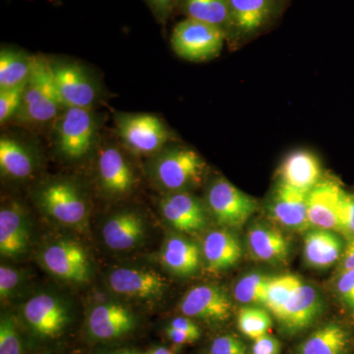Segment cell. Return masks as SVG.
<instances>
[{"mask_svg": "<svg viewBox=\"0 0 354 354\" xmlns=\"http://www.w3.org/2000/svg\"><path fill=\"white\" fill-rule=\"evenodd\" d=\"M95 120L90 109L66 108L57 127V145L69 158H83L94 144Z\"/></svg>", "mask_w": 354, "mask_h": 354, "instance_id": "8992f818", "label": "cell"}, {"mask_svg": "<svg viewBox=\"0 0 354 354\" xmlns=\"http://www.w3.org/2000/svg\"><path fill=\"white\" fill-rule=\"evenodd\" d=\"M281 183L309 193L322 179V169L316 156L309 151L290 153L279 167Z\"/></svg>", "mask_w": 354, "mask_h": 354, "instance_id": "e0dca14e", "label": "cell"}, {"mask_svg": "<svg viewBox=\"0 0 354 354\" xmlns=\"http://www.w3.org/2000/svg\"><path fill=\"white\" fill-rule=\"evenodd\" d=\"M245 344L234 335H225L216 337L212 344L209 354H246Z\"/></svg>", "mask_w": 354, "mask_h": 354, "instance_id": "8d00e7d4", "label": "cell"}, {"mask_svg": "<svg viewBox=\"0 0 354 354\" xmlns=\"http://www.w3.org/2000/svg\"><path fill=\"white\" fill-rule=\"evenodd\" d=\"M53 75L64 108L91 109L97 91L91 77L76 64H53Z\"/></svg>", "mask_w": 354, "mask_h": 354, "instance_id": "30bf717a", "label": "cell"}, {"mask_svg": "<svg viewBox=\"0 0 354 354\" xmlns=\"http://www.w3.org/2000/svg\"><path fill=\"white\" fill-rule=\"evenodd\" d=\"M351 269H354V239H351L342 255L341 271H348Z\"/></svg>", "mask_w": 354, "mask_h": 354, "instance_id": "7bdbcfd3", "label": "cell"}, {"mask_svg": "<svg viewBox=\"0 0 354 354\" xmlns=\"http://www.w3.org/2000/svg\"><path fill=\"white\" fill-rule=\"evenodd\" d=\"M116 127L123 144L137 155L158 153L169 138L164 121L153 114H120Z\"/></svg>", "mask_w": 354, "mask_h": 354, "instance_id": "277c9868", "label": "cell"}, {"mask_svg": "<svg viewBox=\"0 0 354 354\" xmlns=\"http://www.w3.org/2000/svg\"><path fill=\"white\" fill-rule=\"evenodd\" d=\"M320 309L321 300L315 288L302 283L277 319L288 332L297 333L308 327L320 313Z\"/></svg>", "mask_w": 354, "mask_h": 354, "instance_id": "ac0fdd59", "label": "cell"}, {"mask_svg": "<svg viewBox=\"0 0 354 354\" xmlns=\"http://www.w3.org/2000/svg\"><path fill=\"white\" fill-rule=\"evenodd\" d=\"M274 220L293 232H306L310 227L308 193L302 192L279 183L270 203Z\"/></svg>", "mask_w": 354, "mask_h": 354, "instance_id": "4fadbf2b", "label": "cell"}, {"mask_svg": "<svg viewBox=\"0 0 354 354\" xmlns=\"http://www.w3.org/2000/svg\"><path fill=\"white\" fill-rule=\"evenodd\" d=\"M203 255L209 271L223 272L239 262L242 249L239 239L230 230H214L205 237Z\"/></svg>", "mask_w": 354, "mask_h": 354, "instance_id": "ffe728a7", "label": "cell"}, {"mask_svg": "<svg viewBox=\"0 0 354 354\" xmlns=\"http://www.w3.org/2000/svg\"><path fill=\"white\" fill-rule=\"evenodd\" d=\"M301 285V279L293 274L272 277L270 281L264 306L271 312L272 315L278 318L291 295Z\"/></svg>", "mask_w": 354, "mask_h": 354, "instance_id": "4dcf8cb0", "label": "cell"}, {"mask_svg": "<svg viewBox=\"0 0 354 354\" xmlns=\"http://www.w3.org/2000/svg\"><path fill=\"white\" fill-rule=\"evenodd\" d=\"M62 108L64 106L55 84L53 64L44 57H32L31 74L15 118L28 124H44L55 120Z\"/></svg>", "mask_w": 354, "mask_h": 354, "instance_id": "6da1fadb", "label": "cell"}, {"mask_svg": "<svg viewBox=\"0 0 354 354\" xmlns=\"http://www.w3.org/2000/svg\"><path fill=\"white\" fill-rule=\"evenodd\" d=\"M337 290L342 301L354 309V269L341 272Z\"/></svg>", "mask_w": 354, "mask_h": 354, "instance_id": "f35d334b", "label": "cell"}, {"mask_svg": "<svg viewBox=\"0 0 354 354\" xmlns=\"http://www.w3.org/2000/svg\"><path fill=\"white\" fill-rule=\"evenodd\" d=\"M30 241L29 227L19 205L11 204L0 211V252L17 257L25 252Z\"/></svg>", "mask_w": 354, "mask_h": 354, "instance_id": "d6986e66", "label": "cell"}, {"mask_svg": "<svg viewBox=\"0 0 354 354\" xmlns=\"http://www.w3.org/2000/svg\"><path fill=\"white\" fill-rule=\"evenodd\" d=\"M281 351V342L272 335L267 334L254 341L252 354H279Z\"/></svg>", "mask_w": 354, "mask_h": 354, "instance_id": "ab89813d", "label": "cell"}, {"mask_svg": "<svg viewBox=\"0 0 354 354\" xmlns=\"http://www.w3.org/2000/svg\"><path fill=\"white\" fill-rule=\"evenodd\" d=\"M41 265L53 276L73 283H83L91 277L88 254L80 244L60 239L44 249L39 256Z\"/></svg>", "mask_w": 354, "mask_h": 354, "instance_id": "5b68a950", "label": "cell"}, {"mask_svg": "<svg viewBox=\"0 0 354 354\" xmlns=\"http://www.w3.org/2000/svg\"><path fill=\"white\" fill-rule=\"evenodd\" d=\"M205 169L206 164L194 150L176 148L158 156L153 174L165 189L181 192L201 183Z\"/></svg>", "mask_w": 354, "mask_h": 354, "instance_id": "3957f363", "label": "cell"}, {"mask_svg": "<svg viewBox=\"0 0 354 354\" xmlns=\"http://www.w3.org/2000/svg\"><path fill=\"white\" fill-rule=\"evenodd\" d=\"M209 209L221 225L239 227L253 215L256 202L227 179H216L207 194Z\"/></svg>", "mask_w": 354, "mask_h": 354, "instance_id": "52a82bcc", "label": "cell"}, {"mask_svg": "<svg viewBox=\"0 0 354 354\" xmlns=\"http://www.w3.org/2000/svg\"><path fill=\"white\" fill-rule=\"evenodd\" d=\"M32 57L12 48L0 51V90L27 83L31 74Z\"/></svg>", "mask_w": 354, "mask_h": 354, "instance_id": "f1b7e54d", "label": "cell"}, {"mask_svg": "<svg viewBox=\"0 0 354 354\" xmlns=\"http://www.w3.org/2000/svg\"><path fill=\"white\" fill-rule=\"evenodd\" d=\"M145 354H176L172 349L165 348V346H157V348H151Z\"/></svg>", "mask_w": 354, "mask_h": 354, "instance_id": "ee69618b", "label": "cell"}, {"mask_svg": "<svg viewBox=\"0 0 354 354\" xmlns=\"http://www.w3.org/2000/svg\"><path fill=\"white\" fill-rule=\"evenodd\" d=\"M100 180L106 192L124 195L134 185V174L127 158L114 147L104 149L99 158Z\"/></svg>", "mask_w": 354, "mask_h": 354, "instance_id": "603a6c76", "label": "cell"}, {"mask_svg": "<svg viewBox=\"0 0 354 354\" xmlns=\"http://www.w3.org/2000/svg\"><path fill=\"white\" fill-rule=\"evenodd\" d=\"M145 235L143 218L133 212H121L109 218L102 227L104 243L113 250H128L138 245Z\"/></svg>", "mask_w": 354, "mask_h": 354, "instance_id": "7402d4cb", "label": "cell"}, {"mask_svg": "<svg viewBox=\"0 0 354 354\" xmlns=\"http://www.w3.org/2000/svg\"><path fill=\"white\" fill-rule=\"evenodd\" d=\"M162 214L167 223L178 232H197L206 225V212L201 202L189 193L176 192L160 203Z\"/></svg>", "mask_w": 354, "mask_h": 354, "instance_id": "2e32d148", "label": "cell"}, {"mask_svg": "<svg viewBox=\"0 0 354 354\" xmlns=\"http://www.w3.org/2000/svg\"><path fill=\"white\" fill-rule=\"evenodd\" d=\"M131 310L118 302L95 305L88 316L87 329L97 341H113L124 337L135 328Z\"/></svg>", "mask_w": 354, "mask_h": 354, "instance_id": "8fae6325", "label": "cell"}, {"mask_svg": "<svg viewBox=\"0 0 354 354\" xmlns=\"http://www.w3.org/2000/svg\"><path fill=\"white\" fill-rule=\"evenodd\" d=\"M348 344L346 330L337 324H329L307 337L295 354H344Z\"/></svg>", "mask_w": 354, "mask_h": 354, "instance_id": "83f0119b", "label": "cell"}, {"mask_svg": "<svg viewBox=\"0 0 354 354\" xmlns=\"http://www.w3.org/2000/svg\"><path fill=\"white\" fill-rule=\"evenodd\" d=\"M354 310V309H353Z\"/></svg>", "mask_w": 354, "mask_h": 354, "instance_id": "bcb514c9", "label": "cell"}, {"mask_svg": "<svg viewBox=\"0 0 354 354\" xmlns=\"http://www.w3.org/2000/svg\"><path fill=\"white\" fill-rule=\"evenodd\" d=\"M26 83L18 87L0 90V122L1 124L15 118L22 104Z\"/></svg>", "mask_w": 354, "mask_h": 354, "instance_id": "e575fe53", "label": "cell"}, {"mask_svg": "<svg viewBox=\"0 0 354 354\" xmlns=\"http://www.w3.org/2000/svg\"><path fill=\"white\" fill-rule=\"evenodd\" d=\"M342 188L335 179H322L308 193V218L311 227L341 232L339 202Z\"/></svg>", "mask_w": 354, "mask_h": 354, "instance_id": "9a60e30c", "label": "cell"}, {"mask_svg": "<svg viewBox=\"0 0 354 354\" xmlns=\"http://www.w3.org/2000/svg\"><path fill=\"white\" fill-rule=\"evenodd\" d=\"M341 234L354 239V195L342 190L339 202Z\"/></svg>", "mask_w": 354, "mask_h": 354, "instance_id": "d590c367", "label": "cell"}, {"mask_svg": "<svg viewBox=\"0 0 354 354\" xmlns=\"http://www.w3.org/2000/svg\"><path fill=\"white\" fill-rule=\"evenodd\" d=\"M200 249L194 241L171 235L165 241L160 261L165 269L179 277L195 274L200 266Z\"/></svg>", "mask_w": 354, "mask_h": 354, "instance_id": "cb8c5ba5", "label": "cell"}, {"mask_svg": "<svg viewBox=\"0 0 354 354\" xmlns=\"http://www.w3.org/2000/svg\"><path fill=\"white\" fill-rule=\"evenodd\" d=\"M225 39L223 28L187 18L174 27L171 41L178 57L188 62H205L218 57Z\"/></svg>", "mask_w": 354, "mask_h": 354, "instance_id": "7a4b0ae2", "label": "cell"}, {"mask_svg": "<svg viewBox=\"0 0 354 354\" xmlns=\"http://www.w3.org/2000/svg\"><path fill=\"white\" fill-rule=\"evenodd\" d=\"M342 242L332 230H310L304 239V258L310 267L327 269L342 255Z\"/></svg>", "mask_w": 354, "mask_h": 354, "instance_id": "484cf974", "label": "cell"}, {"mask_svg": "<svg viewBox=\"0 0 354 354\" xmlns=\"http://www.w3.org/2000/svg\"><path fill=\"white\" fill-rule=\"evenodd\" d=\"M249 249L256 260L269 264H281L288 259L290 243L274 228L255 225L247 235Z\"/></svg>", "mask_w": 354, "mask_h": 354, "instance_id": "d4e9b609", "label": "cell"}, {"mask_svg": "<svg viewBox=\"0 0 354 354\" xmlns=\"http://www.w3.org/2000/svg\"><path fill=\"white\" fill-rule=\"evenodd\" d=\"M237 325L242 334L255 341L269 333L272 322L267 310L258 307H244L239 310Z\"/></svg>", "mask_w": 354, "mask_h": 354, "instance_id": "d6a6232c", "label": "cell"}, {"mask_svg": "<svg viewBox=\"0 0 354 354\" xmlns=\"http://www.w3.org/2000/svg\"><path fill=\"white\" fill-rule=\"evenodd\" d=\"M106 354H141L136 349H120V351H113V353H109Z\"/></svg>", "mask_w": 354, "mask_h": 354, "instance_id": "f6af8a7d", "label": "cell"}, {"mask_svg": "<svg viewBox=\"0 0 354 354\" xmlns=\"http://www.w3.org/2000/svg\"><path fill=\"white\" fill-rule=\"evenodd\" d=\"M184 9L188 18L225 30L230 26L227 0H184Z\"/></svg>", "mask_w": 354, "mask_h": 354, "instance_id": "f546056e", "label": "cell"}, {"mask_svg": "<svg viewBox=\"0 0 354 354\" xmlns=\"http://www.w3.org/2000/svg\"><path fill=\"white\" fill-rule=\"evenodd\" d=\"M23 318L35 335L43 339H55L70 322L68 308L62 299L50 293H41L23 306Z\"/></svg>", "mask_w": 354, "mask_h": 354, "instance_id": "ba28073f", "label": "cell"}, {"mask_svg": "<svg viewBox=\"0 0 354 354\" xmlns=\"http://www.w3.org/2000/svg\"><path fill=\"white\" fill-rule=\"evenodd\" d=\"M22 353V339L16 319L12 315H2L0 321V354Z\"/></svg>", "mask_w": 354, "mask_h": 354, "instance_id": "836d02e7", "label": "cell"}, {"mask_svg": "<svg viewBox=\"0 0 354 354\" xmlns=\"http://www.w3.org/2000/svg\"><path fill=\"white\" fill-rule=\"evenodd\" d=\"M152 7L153 12L164 20L171 13L174 0H147Z\"/></svg>", "mask_w": 354, "mask_h": 354, "instance_id": "b9f144b4", "label": "cell"}, {"mask_svg": "<svg viewBox=\"0 0 354 354\" xmlns=\"http://www.w3.org/2000/svg\"><path fill=\"white\" fill-rule=\"evenodd\" d=\"M271 277L259 272L247 274L237 281L234 297L243 304H265Z\"/></svg>", "mask_w": 354, "mask_h": 354, "instance_id": "1f68e13d", "label": "cell"}, {"mask_svg": "<svg viewBox=\"0 0 354 354\" xmlns=\"http://www.w3.org/2000/svg\"><path fill=\"white\" fill-rule=\"evenodd\" d=\"M109 286L122 297L153 299L162 297L165 290V279L152 270L120 268L109 276Z\"/></svg>", "mask_w": 354, "mask_h": 354, "instance_id": "5bb4252c", "label": "cell"}, {"mask_svg": "<svg viewBox=\"0 0 354 354\" xmlns=\"http://www.w3.org/2000/svg\"><path fill=\"white\" fill-rule=\"evenodd\" d=\"M20 281L19 272L7 266L0 267V297L2 299L12 295L14 290L20 285Z\"/></svg>", "mask_w": 354, "mask_h": 354, "instance_id": "74e56055", "label": "cell"}, {"mask_svg": "<svg viewBox=\"0 0 354 354\" xmlns=\"http://www.w3.org/2000/svg\"><path fill=\"white\" fill-rule=\"evenodd\" d=\"M230 26L239 34L251 35L259 31L276 8L277 0H227Z\"/></svg>", "mask_w": 354, "mask_h": 354, "instance_id": "44dd1931", "label": "cell"}, {"mask_svg": "<svg viewBox=\"0 0 354 354\" xmlns=\"http://www.w3.org/2000/svg\"><path fill=\"white\" fill-rule=\"evenodd\" d=\"M39 202L48 216L64 225L78 227L87 218V204L80 191L68 181H57L44 186Z\"/></svg>", "mask_w": 354, "mask_h": 354, "instance_id": "9c48e42d", "label": "cell"}, {"mask_svg": "<svg viewBox=\"0 0 354 354\" xmlns=\"http://www.w3.org/2000/svg\"><path fill=\"white\" fill-rule=\"evenodd\" d=\"M232 301L227 293L216 286L191 288L181 300L183 315L207 321H225L232 313Z\"/></svg>", "mask_w": 354, "mask_h": 354, "instance_id": "7c38bea8", "label": "cell"}, {"mask_svg": "<svg viewBox=\"0 0 354 354\" xmlns=\"http://www.w3.org/2000/svg\"><path fill=\"white\" fill-rule=\"evenodd\" d=\"M35 169L34 157L23 144L12 138L0 139V169L9 178L26 179Z\"/></svg>", "mask_w": 354, "mask_h": 354, "instance_id": "4316f807", "label": "cell"}, {"mask_svg": "<svg viewBox=\"0 0 354 354\" xmlns=\"http://www.w3.org/2000/svg\"><path fill=\"white\" fill-rule=\"evenodd\" d=\"M167 339L177 346H183V344H192L199 339L201 335L194 334V333L187 332V330L176 329V328L169 327L167 326L165 329Z\"/></svg>", "mask_w": 354, "mask_h": 354, "instance_id": "60d3db41", "label": "cell"}]
</instances>
